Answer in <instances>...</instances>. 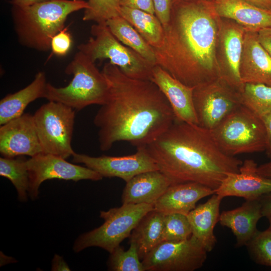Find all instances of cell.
<instances>
[{"label":"cell","mask_w":271,"mask_h":271,"mask_svg":"<svg viewBox=\"0 0 271 271\" xmlns=\"http://www.w3.org/2000/svg\"><path fill=\"white\" fill-rule=\"evenodd\" d=\"M101 71L109 84V94L93 119L101 150H109L120 141L137 148L145 147L174 123L170 104L152 81L128 77L109 62Z\"/></svg>","instance_id":"1"},{"label":"cell","mask_w":271,"mask_h":271,"mask_svg":"<svg viewBox=\"0 0 271 271\" xmlns=\"http://www.w3.org/2000/svg\"><path fill=\"white\" fill-rule=\"evenodd\" d=\"M221 18L211 0L173 3L156 65L191 87L219 77L216 56Z\"/></svg>","instance_id":"2"},{"label":"cell","mask_w":271,"mask_h":271,"mask_svg":"<svg viewBox=\"0 0 271 271\" xmlns=\"http://www.w3.org/2000/svg\"><path fill=\"white\" fill-rule=\"evenodd\" d=\"M145 147L172 184L196 182L215 191L243 162L225 153L210 130L177 119Z\"/></svg>","instance_id":"3"},{"label":"cell","mask_w":271,"mask_h":271,"mask_svg":"<svg viewBox=\"0 0 271 271\" xmlns=\"http://www.w3.org/2000/svg\"><path fill=\"white\" fill-rule=\"evenodd\" d=\"M13 7V23L19 42L42 52L51 49L52 38L65 28L69 15L89 8L88 2L84 0H49Z\"/></svg>","instance_id":"4"},{"label":"cell","mask_w":271,"mask_h":271,"mask_svg":"<svg viewBox=\"0 0 271 271\" xmlns=\"http://www.w3.org/2000/svg\"><path fill=\"white\" fill-rule=\"evenodd\" d=\"M65 72L73 78L65 87L48 83L44 98L80 110L92 105H101L107 100L109 84L102 73L83 53L79 51L66 66Z\"/></svg>","instance_id":"5"},{"label":"cell","mask_w":271,"mask_h":271,"mask_svg":"<svg viewBox=\"0 0 271 271\" xmlns=\"http://www.w3.org/2000/svg\"><path fill=\"white\" fill-rule=\"evenodd\" d=\"M210 131L219 148L228 155L265 151L266 132L262 119L243 104Z\"/></svg>","instance_id":"6"},{"label":"cell","mask_w":271,"mask_h":271,"mask_svg":"<svg viewBox=\"0 0 271 271\" xmlns=\"http://www.w3.org/2000/svg\"><path fill=\"white\" fill-rule=\"evenodd\" d=\"M92 37L78 46L92 62L108 59L128 77L151 80L155 66L138 53L119 42L112 34L105 23H95L90 29Z\"/></svg>","instance_id":"7"},{"label":"cell","mask_w":271,"mask_h":271,"mask_svg":"<svg viewBox=\"0 0 271 271\" xmlns=\"http://www.w3.org/2000/svg\"><path fill=\"white\" fill-rule=\"evenodd\" d=\"M154 210L148 204H122L119 207L101 211L103 223L98 228L81 234L75 240L73 249L76 253L92 246L99 247L110 253L125 238L142 218Z\"/></svg>","instance_id":"8"},{"label":"cell","mask_w":271,"mask_h":271,"mask_svg":"<svg viewBox=\"0 0 271 271\" xmlns=\"http://www.w3.org/2000/svg\"><path fill=\"white\" fill-rule=\"evenodd\" d=\"M43 154L65 159L75 153L71 146L74 109L58 102L49 101L33 115Z\"/></svg>","instance_id":"9"},{"label":"cell","mask_w":271,"mask_h":271,"mask_svg":"<svg viewBox=\"0 0 271 271\" xmlns=\"http://www.w3.org/2000/svg\"><path fill=\"white\" fill-rule=\"evenodd\" d=\"M193 103L198 125L209 130L242 104L240 92L220 77L195 86Z\"/></svg>","instance_id":"10"},{"label":"cell","mask_w":271,"mask_h":271,"mask_svg":"<svg viewBox=\"0 0 271 271\" xmlns=\"http://www.w3.org/2000/svg\"><path fill=\"white\" fill-rule=\"evenodd\" d=\"M207 251L192 236L180 242H161L142 260L145 271H194L201 268Z\"/></svg>","instance_id":"11"},{"label":"cell","mask_w":271,"mask_h":271,"mask_svg":"<svg viewBox=\"0 0 271 271\" xmlns=\"http://www.w3.org/2000/svg\"><path fill=\"white\" fill-rule=\"evenodd\" d=\"M27 167L29 174L28 195L33 200L38 198L41 184L47 180L96 181L103 178L87 167L69 163L62 157L52 154L42 153L31 157L27 160Z\"/></svg>","instance_id":"12"},{"label":"cell","mask_w":271,"mask_h":271,"mask_svg":"<svg viewBox=\"0 0 271 271\" xmlns=\"http://www.w3.org/2000/svg\"><path fill=\"white\" fill-rule=\"evenodd\" d=\"M72 162L85 165L102 177H117L125 182L140 173L159 170L145 147L138 148L135 154L125 156L91 157L75 153Z\"/></svg>","instance_id":"13"},{"label":"cell","mask_w":271,"mask_h":271,"mask_svg":"<svg viewBox=\"0 0 271 271\" xmlns=\"http://www.w3.org/2000/svg\"><path fill=\"white\" fill-rule=\"evenodd\" d=\"M245 33V30L234 21L220 20L217 56L219 77L239 92L243 85L239 65Z\"/></svg>","instance_id":"14"},{"label":"cell","mask_w":271,"mask_h":271,"mask_svg":"<svg viewBox=\"0 0 271 271\" xmlns=\"http://www.w3.org/2000/svg\"><path fill=\"white\" fill-rule=\"evenodd\" d=\"M0 153L7 158L43 153L33 115L24 113L1 126Z\"/></svg>","instance_id":"15"},{"label":"cell","mask_w":271,"mask_h":271,"mask_svg":"<svg viewBox=\"0 0 271 271\" xmlns=\"http://www.w3.org/2000/svg\"><path fill=\"white\" fill-rule=\"evenodd\" d=\"M257 167L254 160H245L239 172L228 174L215 193L222 198L235 196L249 200L271 193V179L259 174Z\"/></svg>","instance_id":"16"},{"label":"cell","mask_w":271,"mask_h":271,"mask_svg":"<svg viewBox=\"0 0 271 271\" xmlns=\"http://www.w3.org/2000/svg\"><path fill=\"white\" fill-rule=\"evenodd\" d=\"M151 81L167 99L176 119L198 124L193 103L194 87L185 85L157 65L153 69Z\"/></svg>","instance_id":"17"},{"label":"cell","mask_w":271,"mask_h":271,"mask_svg":"<svg viewBox=\"0 0 271 271\" xmlns=\"http://www.w3.org/2000/svg\"><path fill=\"white\" fill-rule=\"evenodd\" d=\"M239 74L243 84L271 86V57L259 43L257 32L245 31Z\"/></svg>","instance_id":"18"},{"label":"cell","mask_w":271,"mask_h":271,"mask_svg":"<svg viewBox=\"0 0 271 271\" xmlns=\"http://www.w3.org/2000/svg\"><path fill=\"white\" fill-rule=\"evenodd\" d=\"M215 193L213 189L196 182L171 184L154 205V209L165 215L187 214L200 199Z\"/></svg>","instance_id":"19"},{"label":"cell","mask_w":271,"mask_h":271,"mask_svg":"<svg viewBox=\"0 0 271 271\" xmlns=\"http://www.w3.org/2000/svg\"><path fill=\"white\" fill-rule=\"evenodd\" d=\"M260 198L246 200L242 205L234 209L223 211L219 223L229 228L236 238V245H246L257 232V224L262 217Z\"/></svg>","instance_id":"20"},{"label":"cell","mask_w":271,"mask_h":271,"mask_svg":"<svg viewBox=\"0 0 271 271\" xmlns=\"http://www.w3.org/2000/svg\"><path fill=\"white\" fill-rule=\"evenodd\" d=\"M218 16L232 20L246 31L257 32L271 27V10L243 0H211Z\"/></svg>","instance_id":"21"},{"label":"cell","mask_w":271,"mask_h":271,"mask_svg":"<svg viewBox=\"0 0 271 271\" xmlns=\"http://www.w3.org/2000/svg\"><path fill=\"white\" fill-rule=\"evenodd\" d=\"M172 184L170 179L159 170L140 173L126 182L122 203L154 205Z\"/></svg>","instance_id":"22"},{"label":"cell","mask_w":271,"mask_h":271,"mask_svg":"<svg viewBox=\"0 0 271 271\" xmlns=\"http://www.w3.org/2000/svg\"><path fill=\"white\" fill-rule=\"evenodd\" d=\"M222 199L214 193L206 202L196 206L187 215L192 228L191 236L207 252L213 249L217 242L214 229L219 221Z\"/></svg>","instance_id":"23"},{"label":"cell","mask_w":271,"mask_h":271,"mask_svg":"<svg viewBox=\"0 0 271 271\" xmlns=\"http://www.w3.org/2000/svg\"><path fill=\"white\" fill-rule=\"evenodd\" d=\"M47 83L45 73L39 71L28 86L2 98L0 101L1 125L24 114L25 108L32 101L44 98Z\"/></svg>","instance_id":"24"},{"label":"cell","mask_w":271,"mask_h":271,"mask_svg":"<svg viewBox=\"0 0 271 271\" xmlns=\"http://www.w3.org/2000/svg\"><path fill=\"white\" fill-rule=\"evenodd\" d=\"M165 214L154 209L140 220L129 236L136 244L141 259L162 242Z\"/></svg>","instance_id":"25"},{"label":"cell","mask_w":271,"mask_h":271,"mask_svg":"<svg viewBox=\"0 0 271 271\" xmlns=\"http://www.w3.org/2000/svg\"><path fill=\"white\" fill-rule=\"evenodd\" d=\"M119 14L152 47L156 49L162 46L164 38V29L155 15L124 6L120 7Z\"/></svg>","instance_id":"26"},{"label":"cell","mask_w":271,"mask_h":271,"mask_svg":"<svg viewBox=\"0 0 271 271\" xmlns=\"http://www.w3.org/2000/svg\"><path fill=\"white\" fill-rule=\"evenodd\" d=\"M105 24L119 42L136 51L151 63L156 65L154 48L128 22L119 16L107 20Z\"/></svg>","instance_id":"27"},{"label":"cell","mask_w":271,"mask_h":271,"mask_svg":"<svg viewBox=\"0 0 271 271\" xmlns=\"http://www.w3.org/2000/svg\"><path fill=\"white\" fill-rule=\"evenodd\" d=\"M0 175L8 179L15 187L19 201H27L29 174L27 167V160L22 157H1Z\"/></svg>","instance_id":"28"},{"label":"cell","mask_w":271,"mask_h":271,"mask_svg":"<svg viewBox=\"0 0 271 271\" xmlns=\"http://www.w3.org/2000/svg\"><path fill=\"white\" fill-rule=\"evenodd\" d=\"M240 94L242 104L260 117L271 112V86L244 83Z\"/></svg>","instance_id":"29"},{"label":"cell","mask_w":271,"mask_h":271,"mask_svg":"<svg viewBox=\"0 0 271 271\" xmlns=\"http://www.w3.org/2000/svg\"><path fill=\"white\" fill-rule=\"evenodd\" d=\"M129 243V247L127 250H124L119 245L110 253L107 261L109 270L145 271L136 244L133 242Z\"/></svg>","instance_id":"30"},{"label":"cell","mask_w":271,"mask_h":271,"mask_svg":"<svg viewBox=\"0 0 271 271\" xmlns=\"http://www.w3.org/2000/svg\"><path fill=\"white\" fill-rule=\"evenodd\" d=\"M192 235V228L185 214L165 215L162 242H176L185 240Z\"/></svg>","instance_id":"31"},{"label":"cell","mask_w":271,"mask_h":271,"mask_svg":"<svg viewBox=\"0 0 271 271\" xmlns=\"http://www.w3.org/2000/svg\"><path fill=\"white\" fill-rule=\"evenodd\" d=\"M87 2L89 8L85 10L84 21L103 23L119 16L120 0H88Z\"/></svg>","instance_id":"32"},{"label":"cell","mask_w":271,"mask_h":271,"mask_svg":"<svg viewBox=\"0 0 271 271\" xmlns=\"http://www.w3.org/2000/svg\"><path fill=\"white\" fill-rule=\"evenodd\" d=\"M246 246L256 263L271 266V227L262 231H258Z\"/></svg>","instance_id":"33"},{"label":"cell","mask_w":271,"mask_h":271,"mask_svg":"<svg viewBox=\"0 0 271 271\" xmlns=\"http://www.w3.org/2000/svg\"><path fill=\"white\" fill-rule=\"evenodd\" d=\"M72 38L65 27L57 34L51 40V50L53 54L57 56H64L70 51L72 45Z\"/></svg>","instance_id":"34"},{"label":"cell","mask_w":271,"mask_h":271,"mask_svg":"<svg viewBox=\"0 0 271 271\" xmlns=\"http://www.w3.org/2000/svg\"><path fill=\"white\" fill-rule=\"evenodd\" d=\"M155 14L164 28L169 23L172 8V0H153Z\"/></svg>","instance_id":"35"},{"label":"cell","mask_w":271,"mask_h":271,"mask_svg":"<svg viewBox=\"0 0 271 271\" xmlns=\"http://www.w3.org/2000/svg\"><path fill=\"white\" fill-rule=\"evenodd\" d=\"M120 6L142 10L155 15L153 0H120Z\"/></svg>","instance_id":"36"},{"label":"cell","mask_w":271,"mask_h":271,"mask_svg":"<svg viewBox=\"0 0 271 271\" xmlns=\"http://www.w3.org/2000/svg\"><path fill=\"white\" fill-rule=\"evenodd\" d=\"M257 36L259 43L271 57V27L260 30Z\"/></svg>","instance_id":"37"},{"label":"cell","mask_w":271,"mask_h":271,"mask_svg":"<svg viewBox=\"0 0 271 271\" xmlns=\"http://www.w3.org/2000/svg\"><path fill=\"white\" fill-rule=\"evenodd\" d=\"M266 132V145L265 152L271 160V112L261 117Z\"/></svg>","instance_id":"38"},{"label":"cell","mask_w":271,"mask_h":271,"mask_svg":"<svg viewBox=\"0 0 271 271\" xmlns=\"http://www.w3.org/2000/svg\"><path fill=\"white\" fill-rule=\"evenodd\" d=\"M52 270H70V268L63 258L58 254H55L52 261Z\"/></svg>","instance_id":"39"},{"label":"cell","mask_w":271,"mask_h":271,"mask_svg":"<svg viewBox=\"0 0 271 271\" xmlns=\"http://www.w3.org/2000/svg\"><path fill=\"white\" fill-rule=\"evenodd\" d=\"M260 202L262 216L267 218L271 215V193L262 196Z\"/></svg>","instance_id":"40"},{"label":"cell","mask_w":271,"mask_h":271,"mask_svg":"<svg viewBox=\"0 0 271 271\" xmlns=\"http://www.w3.org/2000/svg\"><path fill=\"white\" fill-rule=\"evenodd\" d=\"M257 172L261 176L271 179V160L269 162L258 166Z\"/></svg>","instance_id":"41"},{"label":"cell","mask_w":271,"mask_h":271,"mask_svg":"<svg viewBox=\"0 0 271 271\" xmlns=\"http://www.w3.org/2000/svg\"><path fill=\"white\" fill-rule=\"evenodd\" d=\"M49 0H12L11 3L14 6L25 7Z\"/></svg>","instance_id":"42"},{"label":"cell","mask_w":271,"mask_h":271,"mask_svg":"<svg viewBox=\"0 0 271 271\" xmlns=\"http://www.w3.org/2000/svg\"><path fill=\"white\" fill-rule=\"evenodd\" d=\"M257 7L271 10V0H243Z\"/></svg>","instance_id":"43"},{"label":"cell","mask_w":271,"mask_h":271,"mask_svg":"<svg viewBox=\"0 0 271 271\" xmlns=\"http://www.w3.org/2000/svg\"><path fill=\"white\" fill-rule=\"evenodd\" d=\"M267 218L268 219V223H269V227H271V215L268 216V217H267Z\"/></svg>","instance_id":"44"},{"label":"cell","mask_w":271,"mask_h":271,"mask_svg":"<svg viewBox=\"0 0 271 271\" xmlns=\"http://www.w3.org/2000/svg\"><path fill=\"white\" fill-rule=\"evenodd\" d=\"M187 1V0H172V4L176 3V2H180V1Z\"/></svg>","instance_id":"45"}]
</instances>
